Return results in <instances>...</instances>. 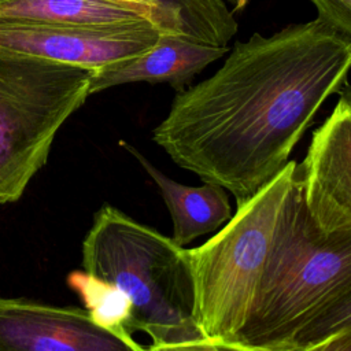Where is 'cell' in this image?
Returning <instances> with one entry per match:
<instances>
[{"instance_id": "4", "label": "cell", "mask_w": 351, "mask_h": 351, "mask_svg": "<svg viewBox=\"0 0 351 351\" xmlns=\"http://www.w3.org/2000/svg\"><path fill=\"white\" fill-rule=\"evenodd\" d=\"M298 166L287 167L204 244L188 250L195 315L211 340L237 343L263 278L287 199L296 182Z\"/></svg>"}, {"instance_id": "8", "label": "cell", "mask_w": 351, "mask_h": 351, "mask_svg": "<svg viewBox=\"0 0 351 351\" xmlns=\"http://www.w3.org/2000/svg\"><path fill=\"white\" fill-rule=\"evenodd\" d=\"M306 206L326 233L351 230V107L339 97L298 169Z\"/></svg>"}, {"instance_id": "10", "label": "cell", "mask_w": 351, "mask_h": 351, "mask_svg": "<svg viewBox=\"0 0 351 351\" xmlns=\"http://www.w3.org/2000/svg\"><path fill=\"white\" fill-rule=\"evenodd\" d=\"M152 178L163 197L173 221V241L185 247L200 236L222 228L232 218L228 192L215 184L204 182L200 186L180 184L159 169L130 144L121 141Z\"/></svg>"}, {"instance_id": "12", "label": "cell", "mask_w": 351, "mask_h": 351, "mask_svg": "<svg viewBox=\"0 0 351 351\" xmlns=\"http://www.w3.org/2000/svg\"><path fill=\"white\" fill-rule=\"evenodd\" d=\"M0 18L73 25H121L149 21L128 0H0Z\"/></svg>"}, {"instance_id": "16", "label": "cell", "mask_w": 351, "mask_h": 351, "mask_svg": "<svg viewBox=\"0 0 351 351\" xmlns=\"http://www.w3.org/2000/svg\"><path fill=\"white\" fill-rule=\"evenodd\" d=\"M148 351H255L240 344L225 343L219 340L203 339L196 341L176 343V344H163V346H151Z\"/></svg>"}, {"instance_id": "6", "label": "cell", "mask_w": 351, "mask_h": 351, "mask_svg": "<svg viewBox=\"0 0 351 351\" xmlns=\"http://www.w3.org/2000/svg\"><path fill=\"white\" fill-rule=\"evenodd\" d=\"M160 34L148 21L73 25L0 18V49L95 70L144 53Z\"/></svg>"}, {"instance_id": "17", "label": "cell", "mask_w": 351, "mask_h": 351, "mask_svg": "<svg viewBox=\"0 0 351 351\" xmlns=\"http://www.w3.org/2000/svg\"><path fill=\"white\" fill-rule=\"evenodd\" d=\"M302 351H351V326L344 328Z\"/></svg>"}, {"instance_id": "14", "label": "cell", "mask_w": 351, "mask_h": 351, "mask_svg": "<svg viewBox=\"0 0 351 351\" xmlns=\"http://www.w3.org/2000/svg\"><path fill=\"white\" fill-rule=\"evenodd\" d=\"M348 326H351V288L313 318L293 337L288 351H302Z\"/></svg>"}, {"instance_id": "5", "label": "cell", "mask_w": 351, "mask_h": 351, "mask_svg": "<svg viewBox=\"0 0 351 351\" xmlns=\"http://www.w3.org/2000/svg\"><path fill=\"white\" fill-rule=\"evenodd\" d=\"M95 69L0 49V204L47 163L60 126L89 95Z\"/></svg>"}, {"instance_id": "3", "label": "cell", "mask_w": 351, "mask_h": 351, "mask_svg": "<svg viewBox=\"0 0 351 351\" xmlns=\"http://www.w3.org/2000/svg\"><path fill=\"white\" fill-rule=\"evenodd\" d=\"M351 288V230L324 232L299 182L287 199L251 315L237 343L288 351L293 337Z\"/></svg>"}, {"instance_id": "19", "label": "cell", "mask_w": 351, "mask_h": 351, "mask_svg": "<svg viewBox=\"0 0 351 351\" xmlns=\"http://www.w3.org/2000/svg\"><path fill=\"white\" fill-rule=\"evenodd\" d=\"M339 95H340V99H343L351 107V84H346L339 92Z\"/></svg>"}, {"instance_id": "9", "label": "cell", "mask_w": 351, "mask_h": 351, "mask_svg": "<svg viewBox=\"0 0 351 351\" xmlns=\"http://www.w3.org/2000/svg\"><path fill=\"white\" fill-rule=\"evenodd\" d=\"M228 52V45L160 34L158 43L144 53L97 69L90 80L89 95L129 82H166L181 90L208 64Z\"/></svg>"}, {"instance_id": "2", "label": "cell", "mask_w": 351, "mask_h": 351, "mask_svg": "<svg viewBox=\"0 0 351 351\" xmlns=\"http://www.w3.org/2000/svg\"><path fill=\"white\" fill-rule=\"evenodd\" d=\"M86 273L115 285L130 304V332L154 346L207 339L195 315L188 250L121 210L103 204L82 243Z\"/></svg>"}, {"instance_id": "13", "label": "cell", "mask_w": 351, "mask_h": 351, "mask_svg": "<svg viewBox=\"0 0 351 351\" xmlns=\"http://www.w3.org/2000/svg\"><path fill=\"white\" fill-rule=\"evenodd\" d=\"M67 284L80 295L89 317L99 326L129 343H136L129 328L132 304L122 291L78 270L69 274Z\"/></svg>"}, {"instance_id": "18", "label": "cell", "mask_w": 351, "mask_h": 351, "mask_svg": "<svg viewBox=\"0 0 351 351\" xmlns=\"http://www.w3.org/2000/svg\"><path fill=\"white\" fill-rule=\"evenodd\" d=\"M226 5H230L233 8V11H241L250 0H222Z\"/></svg>"}, {"instance_id": "11", "label": "cell", "mask_w": 351, "mask_h": 351, "mask_svg": "<svg viewBox=\"0 0 351 351\" xmlns=\"http://www.w3.org/2000/svg\"><path fill=\"white\" fill-rule=\"evenodd\" d=\"M140 5L162 33L226 45L237 33L233 12L222 0H128Z\"/></svg>"}, {"instance_id": "15", "label": "cell", "mask_w": 351, "mask_h": 351, "mask_svg": "<svg viewBox=\"0 0 351 351\" xmlns=\"http://www.w3.org/2000/svg\"><path fill=\"white\" fill-rule=\"evenodd\" d=\"M318 18L351 38V0H310Z\"/></svg>"}, {"instance_id": "1", "label": "cell", "mask_w": 351, "mask_h": 351, "mask_svg": "<svg viewBox=\"0 0 351 351\" xmlns=\"http://www.w3.org/2000/svg\"><path fill=\"white\" fill-rule=\"evenodd\" d=\"M208 78L181 89L152 140L237 207L267 186L351 71V38L325 21L237 41Z\"/></svg>"}, {"instance_id": "7", "label": "cell", "mask_w": 351, "mask_h": 351, "mask_svg": "<svg viewBox=\"0 0 351 351\" xmlns=\"http://www.w3.org/2000/svg\"><path fill=\"white\" fill-rule=\"evenodd\" d=\"M0 351H148L99 326L85 308L0 298Z\"/></svg>"}]
</instances>
